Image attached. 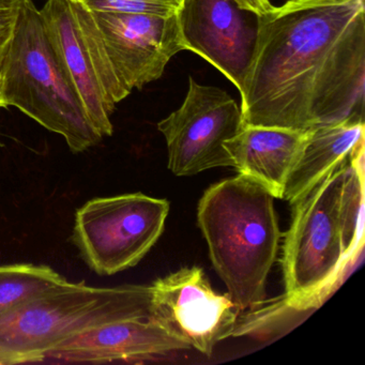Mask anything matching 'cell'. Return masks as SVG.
Segmentation results:
<instances>
[{
    "mask_svg": "<svg viewBox=\"0 0 365 365\" xmlns=\"http://www.w3.org/2000/svg\"><path fill=\"white\" fill-rule=\"evenodd\" d=\"M309 130L245 125L224 144L232 168L283 200L288 177L298 161Z\"/></svg>",
    "mask_w": 365,
    "mask_h": 365,
    "instance_id": "4fadbf2b",
    "label": "cell"
},
{
    "mask_svg": "<svg viewBox=\"0 0 365 365\" xmlns=\"http://www.w3.org/2000/svg\"><path fill=\"white\" fill-rule=\"evenodd\" d=\"M364 121L347 120L312 128L284 191L290 206L311 191L329 173L349 158L364 140Z\"/></svg>",
    "mask_w": 365,
    "mask_h": 365,
    "instance_id": "5bb4252c",
    "label": "cell"
},
{
    "mask_svg": "<svg viewBox=\"0 0 365 365\" xmlns=\"http://www.w3.org/2000/svg\"><path fill=\"white\" fill-rule=\"evenodd\" d=\"M170 202L142 193L89 200L76 215L73 239L81 255L99 275L138 264L165 225Z\"/></svg>",
    "mask_w": 365,
    "mask_h": 365,
    "instance_id": "8992f818",
    "label": "cell"
},
{
    "mask_svg": "<svg viewBox=\"0 0 365 365\" xmlns=\"http://www.w3.org/2000/svg\"><path fill=\"white\" fill-rule=\"evenodd\" d=\"M349 158L292 205V225L286 234L282 264L286 301L299 311L318 307L349 267L341 221Z\"/></svg>",
    "mask_w": 365,
    "mask_h": 365,
    "instance_id": "5b68a950",
    "label": "cell"
},
{
    "mask_svg": "<svg viewBox=\"0 0 365 365\" xmlns=\"http://www.w3.org/2000/svg\"><path fill=\"white\" fill-rule=\"evenodd\" d=\"M44 29L83 106L102 138L113 134L110 120L116 106L104 95L93 57L78 26L70 0H48L40 10Z\"/></svg>",
    "mask_w": 365,
    "mask_h": 365,
    "instance_id": "7c38bea8",
    "label": "cell"
},
{
    "mask_svg": "<svg viewBox=\"0 0 365 365\" xmlns=\"http://www.w3.org/2000/svg\"><path fill=\"white\" fill-rule=\"evenodd\" d=\"M80 3L97 11L172 16L178 14L182 0H81Z\"/></svg>",
    "mask_w": 365,
    "mask_h": 365,
    "instance_id": "2e32d148",
    "label": "cell"
},
{
    "mask_svg": "<svg viewBox=\"0 0 365 365\" xmlns=\"http://www.w3.org/2000/svg\"><path fill=\"white\" fill-rule=\"evenodd\" d=\"M191 349L150 319L103 324L65 341L46 361L66 363L143 362ZM44 361V362H46Z\"/></svg>",
    "mask_w": 365,
    "mask_h": 365,
    "instance_id": "8fae6325",
    "label": "cell"
},
{
    "mask_svg": "<svg viewBox=\"0 0 365 365\" xmlns=\"http://www.w3.org/2000/svg\"><path fill=\"white\" fill-rule=\"evenodd\" d=\"M0 72L8 106L63 136L73 153L87 150L103 138L51 44L33 0L21 12Z\"/></svg>",
    "mask_w": 365,
    "mask_h": 365,
    "instance_id": "277c9868",
    "label": "cell"
},
{
    "mask_svg": "<svg viewBox=\"0 0 365 365\" xmlns=\"http://www.w3.org/2000/svg\"><path fill=\"white\" fill-rule=\"evenodd\" d=\"M103 46L123 86L142 89L161 78L166 65L187 51L178 16H155L97 11L73 1Z\"/></svg>",
    "mask_w": 365,
    "mask_h": 365,
    "instance_id": "9c48e42d",
    "label": "cell"
},
{
    "mask_svg": "<svg viewBox=\"0 0 365 365\" xmlns=\"http://www.w3.org/2000/svg\"><path fill=\"white\" fill-rule=\"evenodd\" d=\"M242 9L249 10L254 12L258 16L266 14L269 10L272 9L273 6L271 5L269 0H235Z\"/></svg>",
    "mask_w": 365,
    "mask_h": 365,
    "instance_id": "ac0fdd59",
    "label": "cell"
},
{
    "mask_svg": "<svg viewBox=\"0 0 365 365\" xmlns=\"http://www.w3.org/2000/svg\"><path fill=\"white\" fill-rule=\"evenodd\" d=\"M150 312V286L66 282L0 315V364L44 362L76 335L120 320L149 319Z\"/></svg>",
    "mask_w": 365,
    "mask_h": 365,
    "instance_id": "3957f363",
    "label": "cell"
},
{
    "mask_svg": "<svg viewBox=\"0 0 365 365\" xmlns=\"http://www.w3.org/2000/svg\"><path fill=\"white\" fill-rule=\"evenodd\" d=\"M177 16L187 51L215 66L240 91L257 41V14L235 0H182Z\"/></svg>",
    "mask_w": 365,
    "mask_h": 365,
    "instance_id": "30bf717a",
    "label": "cell"
},
{
    "mask_svg": "<svg viewBox=\"0 0 365 365\" xmlns=\"http://www.w3.org/2000/svg\"><path fill=\"white\" fill-rule=\"evenodd\" d=\"M29 0H0V66L10 46L23 8Z\"/></svg>",
    "mask_w": 365,
    "mask_h": 365,
    "instance_id": "e0dca14e",
    "label": "cell"
},
{
    "mask_svg": "<svg viewBox=\"0 0 365 365\" xmlns=\"http://www.w3.org/2000/svg\"><path fill=\"white\" fill-rule=\"evenodd\" d=\"M71 1H81V0H71Z\"/></svg>",
    "mask_w": 365,
    "mask_h": 365,
    "instance_id": "ffe728a7",
    "label": "cell"
},
{
    "mask_svg": "<svg viewBox=\"0 0 365 365\" xmlns=\"http://www.w3.org/2000/svg\"><path fill=\"white\" fill-rule=\"evenodd\" d=\"M365 0H288L258 16L243 81L245 125L364 121Z\"/></svg>",
    "mask_w": 365,
    "mask_h": 365,
    "instance_id": "6da1fadb",
    "label": "cell"
},
{
    "mask_svg": "<svg viewBox=\"0 0 365 365\" xmlns=\"http://www.w3.org/2000/svg\"><path fill=\"white\" fill-rule=\"evenodd\" d=\"M66 282L63 275L43 264L0 266V315Z\"/></svg>",
    "mask_w": 365,
    "mask_h": 365,
    "instance_id": "9a60e30c",
    "label": "cell"
},
{
    "mask_svg": "<svg viewBox=\"0 0 365 365\" xmlns=\"http://www.w3.org/2000/svg\"><path fill=\"white\" fill-rule=\"evenodd\" d=\"M9 108L5 98V89H4V80L0 72V108Z\"/></svg>",
    "mask_w": 365,
    "mask_h": 365,
    "instance_id": "d6986e66",
    "label": "cell"
},
{
    "mask_svg": "<svg viewBox=\"0 0 365 365\" xmlns=\"http://www.w3.org/2000/svg\"><path fill=\"white\" fill-rule=\"evenodd\" d=\"M240 108L228 93L189 80L182 106L160 121L168 146V168L192 176L215 168H232L224 144L242 128Z\"/></svg>",
    "mask_w": 365,
    "mask_h": 365,
    "instance_id": "52a82bcc",
    "label": "cell"
},
{
    "mask_svg": "<svg viewBox=\"0 0 365 365\" xmlns=\"http://www.w3.org/2000/svg\"><path fill=\"white\" fill-rule=\"evenodd\" d=\"M273 198L259 183L238 175L209 187L198 204L211 262L240 311L266 301L281 237Z\"/></svg>",
    "mask_w": 365,
    "mask_h": 365,
    "instance_id": "7a4b0ae2",
    "label": "cell"
},
{
    "mask_svg": "<svg viewBox=\"0 0 365 365\" xmlns=\"http://www.w3.org/2000/svg\"><path fill=\"white\" fill-rule=\"evenodd\" d=\"M149 319L190 348L211 356L234 336L238 314L230 294H217L198 267L182 268L153 282Z\"/></svg>",
    "mask_w": 365,
    "mask_h": 365,
    "instance_id": "ba28073f",
    "label": "cell"
}]
</instances>
